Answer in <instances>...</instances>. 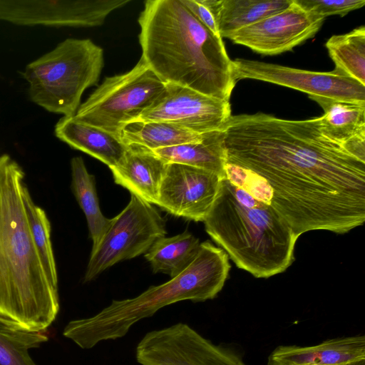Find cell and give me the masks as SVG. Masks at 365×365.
Masks as SVG:
<instances>
[{
  "instance_id": "cell-23",
  "label": "cell",
  "mask_w": 365,
  "mask_h": 365,
  "mask_svg": "<svg viewBox=\"0 0 365 365\" xmlns=\"http://www.w3.org/2000/svg\"><path fill=\"white\" fill-rule=\"evenodd\" d=\"M71 168L72 191L85 214L93 249L109 227L111 219L106 218L101 210L95 177L88 172L83 158L80 156L73 158Z\"/></svg>"
},
{
  "instance_id": "cell-13",
  "label": "cell",
  "mask_w": 365,
  "mask_h": 365,
  "mask_svg": "<svg viewBox=\"0 0 365 365\" xmlns=\"http://www.w3.org/2000/svg\"><path fill=\"white\" fill-rule=\"evenodd\" d=\"M324 20L292 0L286 9L232 33L227 38L256 53L277 55L313 38Z\"/></svg>"
},
{
  "instance_id": "cell-24",
  "label": "cell",
  "mask_w": 365,
  "mask_h": 365,
  "mask_svg": "<svg viewBox=\"0 0 365 365\" xmlns=\"http://www.w3.org/2000/svg\"><path fill=\"white\" fill-rule=\"evenodd\" d=\"M334 71L365 85V26L345 34L334 35L326 44Z\"/></svg>"
},
{
  "instance_id": "cell-21",
  "label": "cell",
  "mask_w": 365,
  "mask_h": 365,
  "mask_svg": "<svg viewBox=\"0 0 365 365\" xmlns=\"http://www.w3.org/2000/svg\"><path fill=\"white\" fill-rule=\"evenodd\" d=\"M206 133H197L175 123L135 120L121 130L120 140L126 145L135 144L150 150L199 142Z\"/></svg>"
},
{
  "instance_id": "cell-29",
  "label": "cell",
  "mask_w": 365,
  "mask_h": 365,
  "mask_svg": "<svg viewBox=\"0 0 365 365\" xmlns=\"http://www.w3.org/2000/svg\"><path fill=\"white\" fill-rule=\"evenodd\" d=\"M181 4L203 26L217 36H220L215 15L207 0H180Z\"/></svg>"
},
{
  "instance_id": "cell-14",
  "label": "cell",
  "mask_w": 365,
  "mask_h": 365,
  "mask_svg": "<svg viewBox=\"0 0 365 365\" xmlns=\"http://www.w3.org/2000/svg\"><path fill=\"white\" fill-rule=\"evenodd\" d=\"M222 179L209 170L168 163L157 205L173 215L203 222L214 203Z\"/></svg>"
},
{
  "instance_id": "cell-18",
  "label": "cell",
  "mask_w": 365,
  "mask_h": 365,
  "mask_svg": "<svg viewBox=\"0 0 365 365\" xmlns=\"http://www.w3.org/2000/svg\"><path fill=\"white\" fill-rule=\"evenodd\" d=\"M309 98L324 110L319 120L327 135L356 150H365V105L324 97Z\"/></svg>"
},
{
  "instance_id": "cell-5",
  "label": "cell",
  "mask_w": 365,
  "mask_h": 365,
  "mask_svg": "<svg viewBox=\"0 0 365 365\" xmlns=\"http://www.w3.org/2000/svg\"><path fill=\"white\" fill-rule=\"evenodd\" d=\"M230 269L227 254L209 241L204 242L192 262L176 277L150 286L134 298L113 300L93 317L69 322L63 334L83 349L123 337L138 322L165 306L183 300L214 299L222 289Z\"/></svg>"
},
{
  "instance_id": "cell-25",
  "label": "cell",
  "mask_w": 365,
  "mask_h": 365,
  "mask_svg": "<svg viewBox=\"0 0 365 365\" xmlns=\"http://www.w3.org/2000/svg\"><path fill=\"white\" fill-rule=\"evenodd\" d=\"M48 339L46 330H31L0 317V365H37L29 350Z\"/></svg>"
},
{
  "instance_id": "cell-30",
  "label": "cell",
  "mask_w": 365,
  "mask_h": 365,
  "mask_svg": "<svg viewBox=\"0 0 365 365\" xmlns=\"http://www.w3.org/2000/svg\"><path fill=\"white\" fill-rule=\"evenodd\" d=\"M345 365H365V359L361 360V361H357L349 363V364H346Z\"/></svg>"
},
{
  "instance_id": "cell-15",
  "label": "cell",
  "mask_w": 365,
  "mask_h": 365,
  "mask_svg": "<svg viewBox=\"0 0 365 365\" xmlns=\"http://www.w3.org/2000/svg\"><path fill=\"white\" fill-rule=\"evenodd\" d=\"M365 359V336L328 339L309 346L280 345L269 354L267 365H345Z\"/></svg>"
},
{
  "instance_id": "cell-17",
  "label": "cell",
  "mask_w": 365,
  "mask_h": 365,
  "mask_svg": "<svg viewBox=\"0 0 365 365\" xmlns=\"http://www.w3.org/2000/svg\"><path fill=\"white\" fill-rule=\"evenodd\" d=\"M54 134L72 148L99 160L109 168L119 163L128 148L118 138L74 115L61 117L55 125Z\"/></svg>"
},
{
  "instance_id": "cell-10",
  "label": "cell",
  "mask_w": 365,
  "mask_h": 365,
  "mask_svg": "<svg viewBox=\"0 0 365 365\" xmlns=\"http://www.w3.org/2000/svg\"><path fill=\"white\" fill-rule=\"evenodd\" d=\"M236 81L245 78L266 81L306 93L308 96L365 105V85L337 73L315 72L257 61H232Z\"/></svg>"
},
{
  "instance_id": "cell-3",
  "label": "cell",
  "mask_w": 365,
  "mask_h": 365,
  "mask_svg": "<svg viewBox=\"0 0 365 365\" xmlns=\"http://www.w3.org/2000/svg\"><path fill=\"white\" fill-rule=\"evenodd\" d=\"M24 172L7 154L0 161V317L44 331L59 311L31 232L24 201Z\"/></svg>"
},
{
  "instance_id": "cell-11",
  "label": "cell",
  "mask_w": 365,
  "mask_h": 365,
  "mask_svg": "<svg viewBox=\"0 0 365 365\" xmlns=\"http://www.w3.org/2000/svg\"><path fill=\"white\" fill-rule=\"evenodd\" d=\"M130 0H0V21L21 26L93 27Z\"/></svg>"
},
{
  "instance_id": "cell-6",
  "label": "cell",
  "mask_w": 365,
  "mask_h": 365,
  "mask_svg": "<svg viewBox=\"0 0 365 365\" xmlns=\"http://www.w3.org/2000/svg\"><path fill=\"white\" fill-rule=\"evenodd\" d=\"M103 48L91 39L66 38L29 63L22 76L30 100L48 112L74 115L84 91L98 83Z\"/></svg>"
},
{
  "instance_id": "cell-28",
  "label": "cell",
  "mask_w": 365,
  "mask_h": 365,
  "mask_svg": "<svg viewBox=\"0 0 365 365\" xmlns=\"http://www.w3.org/2000/svg\"><path fill=\"white\" fill-rule=\"evenodd\" d=\"M306 10L324 19L331 15L344 16L361 8L365 0H295Z\"/></svg>"
},
{
  "instance_id": "cell-8",
  "label": "cell",
  "mask_w": 365,
  "mask_h": 365,
  "mask_svg": "<svg viewBox=\"0 0 365 365\" xmlns=\"http://www.w3.org/2000/svg\"><path fill=\"white\" fill-rule=\"evenodd\" d=\"M166 235L165 222L152 204L130 194L127 206L111 219L98 245L91 250L83 282L115 264L145 254Z\"/></svg>"
},
{
  "instance_id": "cell-4",
  "label": "cell",
  "mask_w": 365,
  "mask_h": 365,
  "mask_svg": "<svg viewBox=\"0 0 365 365\" xmlns=\"http://www.w3.org/2000/svg\"><path fill=\"white\" fill-rule=\"evenodd\" d=\"M207 233L237 267L257 278L284 272L294 262L298 236L269 204L222 179L203 221Z\"/></svg>"
},
{
  "instance_id": "cell-16",
  "label": "cell",
  "mask_w": 365,
  "mask_h": 365,
  "mask_svg": "<svg viewBox=\"0 0 365 365\" xmlns=\"http://www.w3.org/2000/svg\"><path fill=\"white\" fill-rule=\"evenodd\" d=\"M168 163L152 150L132 144L115 167L110 168L116 184L143 200L157 205Z\"/></svg>"
},
{
  "instance_id": "cell-9",
  "label": "cell",
  "mask_w": 365,
  "mask_h": 365,
  "mask_svg": "<svg viewBox=\"0 0 365 365\" xmlns=\"http://www.w3.org/2000/svg\"><path fill=\"white\" fill-rule=\"evenodd\" d=\"M135 357L141 365H247L234 350L214 344L182 322L148 332Z\"/></svg>"
},
{
  "instance_id": "cell-1",
  "label": "cell",
  "mask_w": 365,
  "mask_h": 365,
  "mask_svg": "<svg viewBox=\"0 0 365 365\" xmlns=\"http://www.w3.org/2000/svg\"><path fill=\"white\" fill-rule=\"evenodd\" d=\"M227 163L262 177L270 205L296 235L344 234L365 220V160L322 130L319 117L294 120L258 113L232 115Z\"/></svg>"
},
{
  "instance_id": "cell-26",
  "label": "cell",
  "mask_w": 365,
  "mask_h": 365,
  "mask_svg": "<svg viewBox=\"0 0 365 365\" xmlns=\"http://www.w3.org/2000/svg\"><path fill=\"white\" fill-rule=\"evenodd\" d=\"M23 194L33 240L50 282L58 288V275L51 240L50 222L45 211L34 203L26 185Z\"/></svg>"
},
{
  "instance_id": "cell-20",
  "label": "cell",
  "mask_w": 365,
  "mask_h": 365,
  "mask_svg": "<svg viewBox=\"0 0 365 365\" xmlns=\"http://www.w3.org/2000/svg\"><path fill=\"white\" fill-rule=\"evenodd\" d=\"M292 0H207L220 37L255 24L287 7Z\"/></svg>"
},
{
  "instance_id": "cell-12",
  "label": "cell",
  "mask_w": 365,
  "mask_h": 365,
  "mask_svg": "<svg viewBox=\"0 0 365 365\" xmlns=\"http://www.w3.org/2000/svg\"><path fill=\"white\" fill-rule=\"evenodd\" d=\"M231 116L230 101L166 83L159 98L137 120L168 122L194 133H206L223 130Z\"/></svg>"
},
{
  "instance_id": "cell-2",
  "label": "cell",
  "mask_w": 365,
  "mask_h": 365,
  "mask_svg": "<svg viewBox=\"0 0 365 365\" xmlns=\"http://www.w3.org/2000/svg\"><path fill=\"white\" fill-rule=\"evenodd\" d=\"M142 59L165 83L230 101L236 81L222 38L180 0H147L138 17Z\"/></svg>"
},
{
  "instance_id": "cell-22",
  "label": "cell",
  "mask_w": 365,
  "mask_h": 365,
  "mask_svg": "<svg viewBox=\"0 0 365 365\" xmlns=\"http://www.w3.org/2000/svg\"><path fill=\"white\" fill-rule=\"evenodd\" d=\"M200 245L197 238L185 231L173 237L158 239L144 256L154 273L163 272L173 278L192 262Z\"/></svg>"
},
{
  "instance_id": "cell-31",
  "label": "cell",
  "mask_w": 365,
  "mask_h": 365,
  "mask_svg": "<svg viewBox=\"0 0 365 365\" xmlns=\"http://www.w3.org/2000/svg\"><path fill=\"white\" fill-rule=\"evenodd\" d=\"M2 156H3V155H0V161H1V159H2Z\"/></svg>"
},
{
  "instance_id": "cell-19",
  "label": "cell",
  "mask_w": 365,
  "mask_h": 365,
  "mask_svg": "<svg viewBox=\"0 0 365 365\" xmlns=\"http://www.w3.org/2000/svg\"><path fill=\"white\" fill-rule=\"evenodd\" d=\"M223 130L207 133L195 143L153 150L166 163H178L209 170L225 178L227 163Z\"/></svg>"
},
{
  "instance_id": "cell-27",
  "label": "cell",
  "mask_w": 365,
  "mask_h": 365,
  "mask_svg": "<svg viewBox=\"0 0 365 365\" xmlns=\"http://www.w3.org/2000/svg\"><path fill=\"white\" fill-rule=\"evenodd\" d=\"M225 178L235 186L247 191L254 197L270 205L272 191L266 181L254 172L227 163Z\"/></svg>"
},
{
  "instance_id": "cell-7",
  "label": "cell",
  "mask_w": 365,
  "mask_h": 365,
  "mask_svg": "<svg viewBox=\"0 0 365 365\" xmlns=\"http://www.w3.org/2000/svg\"><path fill=\"white\" fill-rule=\"evenodd\" d=\"M165 86L140 58L130 71L106 77L80 105L74 117L120 139L124 126L150 108Z\"/></svg>"
}]
</instances>
